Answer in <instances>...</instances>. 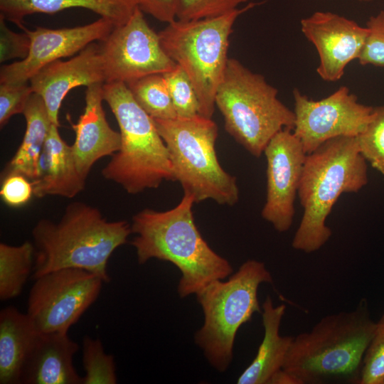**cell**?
<instances>
[{"mask_svg":"<svg viewBox=\"0 0 384 384\" xmlns=\"http://www.w3.org/2000/svg\"><path fill=\"white\" fill-rule=\"evenodd\" d=\"M137 6L156 20L167 23L176 19L178 0H134Z\"/></svg>","mask_w":384,"mask_h":384,"instance_id":"cell-35","label":"cell"},{"mask_svg":"<svg viewBox=\"0 0 384 384\" xmlns=\"http://www.w3.org/2000/svg\"><path fill=\"white\" fill-rule=\"evenodd\" d=\"M6 19L0 14V62L12 59L26 58L29 53L31 38L28 34L16 33L6 24Z\"/></svg>","mask_w":384,"mask_h":384,"instance_id":"cell-33","label":"cell"},{"mask_svg":"<svg viewBox=\"0 0 384 384\" xmlns=\"http://www.w3.org/2000/svg\"><path fill=\"white\" fill-rule=\"evenodd\" d=\"M102 83L87 87L85 107L76 124L71 123L75 132L72 146L79 174L87 178L95 162L112 156L121 146L120 133L110 126L102 107Z\"/></svg>","mask_w":384,"mask_h":384,"instance_id":"cell-17","label":"cell"},{"mask_svg":"<svg viewBox=\"0 0 384 384\" xmlns=\"http://www.w3.org/2000/svg\"><path fill=\"white\" fill-rule=\"evenodd\" d=\"M366 27L368 34L358 62L361 65L384 67V11L370 16Z\"/></svg>","mask_w":384,"mask_h":384,"instance_id":"cell-31","label":"cell"},{"mask_svg":"<svg viewBox=\"0 0 384 384\" xmlns=\"http://www.w3.org/2000/svg\"><path fill=\"white\" fill-rule=\"evenodd\" d=\"M177 117L189 118L199 114V102L188 76L179 65L164 73Z\"/></svg>","mask_w":384,"mask_h":384,"instance_id":"cell-27","label":"cell"},{"mask_svg":"<svg viewBox=\"0 0 384 384\" xmlns=\"http://www.w3.org/2000/svg\"><path fill=\"white\" fill-rule=\"evenodd\" d=\"M23 114L26 122L25 134L4 174H20L32 181L38 175L40 157L53 123L42 97L35 92L30 96Z\"/></svg>","mask_w":384,"mask_h":384,"instance_id":"cell-23","label":"cell"},{"mask_svg":"<svg viewBox=\"0 0 384 384\" xmlns=\"http://www.w3.org/2000/svg\"><path fill=\"white\" fill-rule=\"evenodd\" d=\"M27 314L41 333H68L101 292V278L78 268H64L36 278Z\"/></svg>","mask_w":384,"mask_h":384,"instance_id":"cell-10","label":"cell"},{"mask_svg":"<svg viewBox=\"0 0 384 384\" xmlns=\"http://www.w3.org/2000/svg\"><path fill=\"white\" fill-rule=\"evenodd\" d=\"M29 82L33 92L42 97L51 122L59 126V110L70 90L105 82L100 43H90L70 60L59 59L45 65Z\"/></svg>","mask_w":384,"mask_h":384,"instance_id":"cell-16","label":"cell"},{"mask_svg":"<svg viewBox=\"0 0 384 384\" xmlns=\"http://www.w3.org/2000/svg\"><path fill=\"white\" fill-rule=\"evenodd\" d=\"M360 384H384V314L376 322L363 360Z\"/></svg>","mask_w":384,"mask_h":384,"instance_id":"cell-29","label":"cell"},{"mask_svg":"<svg viewBox=\"0 0 384 384\" xmlns=\"http://www.w3.org/2000/svg\"><path fill=\"white\" fill-rule=\"evenodd\" d=\"M82 365L85 375L82 384L117 383L114 358L107 354L101 341L87 336L82 340Z\"/></svg>","mask_w":384,"mask_h":384,"instance_id":"cell-26","label":"cell"},{"mask_svg":"<svg viewBox=\"0 0 384 384\" xmlns=\"http://www.w3.org/2000/svg\"><path fill=\"white\" fill-rule=\"evenodd\" d=\"M193 197L184 193L179 203L166 211L144 209L132 217L131 245L137 261L150 259L167 261L181 273L178 284L180 297L196 294L214 280L224 279L233 269L202 237L196 225Z\"/></svg>","mask_w":384,"mask_h":384,"instance_id":"cell-1","label":"cell"},{"mask_svg":"<svg viewBox=\"0 0 384 384\" xmlns=\"http://www.w3.org/2000/svg\"><path fill=\"white\" fill-rule=\"evenodd\" d=\"M360 1H366V2H368V1H372L373 0H359Z\"/></svg>","mask_w":384,"mask_h":384,"instance_id":"cell-37","label":"cell"},{"mask_svg":"<svg viewBox=\"0 0 384 384\" xmlns=\"http://www.w3.org/2000/svg\"><path fill=\"white\" fill-rule=\"evenodd\" d=\"M264 76L228 58L215 95L225 129L252 155L260 157L280 130L293 129L294 113L277 97Z\"/></svg>","mask_w":384,"mask_h":384,"instance_id":"cell-7","label":"cell"},{"mask_svg":"<svg viewBox=\"0 0 384 384\" xmlns=\"http://www.w3.org/2000/svg\"><path fill=\"white\" fill-rule=\"evenodd\" d=\"M251 0H178L176 19L194 21L220 16Z\"/></svg>","mask_w":384,"mask_h":384,"instance_id":"cell-30","label":"cell"},{"mask_svg":"<svg viewBox=\"0 0 384 384\" xmlns=\"http://www.w3.org/2000/svg\"><path fill=\"white\" fill-rule=\"evenodd\" d=\"M286 306H274L267 296L262 306L264 336L257 353L238 379V384H268L277 371L282 369L294 336H282L279 328Z\"/></svg>","mask_w":384,"mask_h":384,"instance_id":"cell-20","label":"cell"},{"mask_svg":"<svg viewBox=\"0 0 384 384\" xmlns=\"http://www.w3.org/2000/svg\"><path fill=\"white\" fill-rule=\"evenodd\" d=\"M300 23L302 32L318 52L316 72L327 82L340 80L346 66L358 59L368 34L366 26L330 11H316Z\"/></svg>","mask_w":384,"mask_h":384,"instance_id":"cell-15","label":"cell"},{"mask_svg":"<svg viewBox=\"0 0 384 384\" xmlns=\"http://www.w3.org/2000/svg\"><path fill=\"white\" fill-rule=\"evenodd\" d=\"M41 332L14 306L0 312V383H21L24 364Z\"/></svg>","mask_w":384,"mask_h":384,"instance_id":"cell-21","label":"cell"},{"mask_svg":"<svg viewBox=\"0 0 384 384\" xmlns=\"http://www.w3.org/2000/svg\"><path fill=\"white\" fill-rule=\"evenodd\" d=\"M168 149L175 181L195 203L206 199L233 206L239 199L236 178L220 164L215 151L218 127L200 114L189 118L154 119Z\"/></svg>","mask_w":384,"mask_h":384,"instance_id":"cell-8","label":"cell"},{"mask_svg":"<svg viewBox=\"0 0 384 384\" xmlns=\"http://www.w3.org/2000/svg\"><path fill=\"white\" fill-rule=\"evenodd\" d=\"M268 384H302V383L296 376L281 369L273 375Z\"/></svg>","mask_w":384,"mask_h":384,"instance_id":"cell-36","label":"cell"},{"mask_svg":"<svg viewBox=\"0 0 384 384\" xmlns=\"http://www.w3.org/2000/svg\"><path fill=\"white\" fill-rule=\"evenodd\" d=\"M375 325L366 299L353 310L329 314L294 337L282 369L302 384L359 383Z\"/></svg>","mask_w":384,"mask_h":384,"instance_id":"cell-3","label":"cell"},{"mask_svg":"<svg viewBox=\"0 0 384 384\" xmlns=\"http://www.w3.org/2000/svg\"><path fill=\"white\" fill-rule=\"evenodd\" d=\"M102 92L121 136L120 149L102 169V176L129 194L156 188L163 181H175L168 149L154 120L137 104L127 84L105 82Z\"/></svg>","mask_w":384,"mask_h":384,"instance_id":"cell-5","label":"cell"},{"mask_svg":"<svg viewBox=\"0 0 384 384\" xmlns=\"http://www.w3.org/2000/svg\"><path fill=\"white\" fill-rule=\"evenodd\" d=\"M131 233V224L126 220L108 221L97 208L73 202L58 222L43 218L33 227V279L60 269L78 268L109 282L108 260Z\"/></svg>","mask_w":384,"mask_h":384,"instance_id":"cell-2","label":"cell"},{"mask_svg":"<svg viewBox=\"0 0 384 384\" xmlns=\"http://www.w3.org/2000/svg\"><path fill=\"white\" fill-rule=\"evenodd\" d=\"M34 245L25 241L20 245L0 243V299L18 297L32 270Z\"/></svg>","mask_w":384,"mask_h":384,"instance_id":"cell-24","label":"cell"},{"mask_svg":"<svg viewBox=\"0 0 384 384\" xmlns=\"http://www.w3.org/2000/svg\"><path fill=\"white\" fill-rule=\"evenodd\" d=\"M137 7L134 0H0V14L21 29L26 16L53 14L71 8L89 9L118 27L129 21Z\"/></svg>","mask_w":384,"mask_h":384,"instance_id":"cell-22","label":"cell"},{"mask_svg":"<svg viewBox=\"0 0 384 384\" xmlns=\"http://www.w3.org/2000/svg\"><path fill=\"white\" fill-rule=\"evenodd\" d=\"M258 4L250 2L224 15L194 21L175 20L159 32L166 54L188 76L199 102V114L211 118L215 95L228 58L229 38L237 18Z\"/></svg>","mask_w":384,"mask_h":384,"instance_id":"cell-9","label":"cell"},{"mask_svg":"<svg viewBox=\"0 0 384 384\" xmlns=\"http://www.w3.org/2000/svg\"><path fill=\"white\" fill-rule=\"evenodd\" d=\"M293 97L292 130L306 154L331 139L358 136L374 115V107L360 103L346 86L319 100L310 99L294 88Z\"/></svg>","mask_w":384,"mask_h":384,"instance_id":"cell-11","label":"cell"},{"mask_svg":"<svg viewBox=\"0 0 384 384\" xmlns=\"http://www.w3.org/2000/svg\"><path fill=\"white\" fill-rule=\"evenodd\" d=\"M0 195L2 201L9 206H22L33 195L32 181L20 174H6L1 186Z\"/></svg>","mask_w":384,"mask_h":384,"instance_id":"cell-34","label":"cell"},{"mask_svg":"<svg viewBox=\"0 0 384 384\" xmlns=\"http://www.w3.org/2000/svg\"><path fill=\"white\" fill-rule=\"evenodd\" d=\"M137 104L153 119L177 117L164 74H151L127 83Z\"/></svg>","mask_w":384,"mask_h":384,"instance_id":"cell-25","label":"cell"},{"mask_svg":"<svg viewBox=\"0 0 384 384\" xmlns=\"http://www.w3.org/2000/svg\"><path fill=\"white\" fill-rule=\"evenodd\" d=\"M368 181L356 137L331 139L306 154L297 194L304 212L292 247L311 253L324 246L332 235L326 220L339 196L357 193Z\"/></svg>","mask_w":384,"mask_h":384,"instance_id":"cell-4","label":"cell"},{"mask_svg":"<svg viewBox=\"0 0 384 384\" xmlns=\"http://www.w3.org/2000/svg\"><path fill=\"white\" fill-rule=\"evenodd\" d=\"M78 349L68 333H41L24 364L21 383L82 384L73 363Z\"/></svg>","mask_w":384,"mask_h":384,"instance_id":"cell-18","label":"cell"},{"mask_svg":"<svg viewBox=\"0 0 384 384\" xmlns=\"http://www.w3.org/2000/svg\"><path fill=\"white\" fill-rule=\"evenodd\" d=\"M114 28L111 21L103 17L73 28L37 26L28 30L25 27L23 31L31 38L29 53L26 58L1 67L0 83H27L45 65L79 53L91 43L103 41Z\"/></svg>","mask_w":384,"mask_h":384,"instance_id":"cell-14","label":"cell"},{"mask_svg":"<svg viewBox=\"0 0 384 384\" xmlns=\"http://www.w3.org/2000/svg\"><path fill=\"white\" fill-rule=\"evenodd\" d=\"M30 84L0 83V125L4 127L14 114L22 113L33 93Z\"/></svg>","mask_w":384,"mask_h":384,"instance_id":"cell-32","label":"cell"},{"mask_svg":"<svg viewBox=\"0 0 384 384\" xmlns=\"http://www.w3.org/2000/svg\"><path fill=\"white\" fill-rule=\"evenodd\" d=\"M214 280L196 294L204 321L195 334L196 343L215 370L225 371L233 357L235 336L253 314L262 313L257 289L263 282L272 283L265 264L249 260L229 278Z\"/></svg>","mask_w":384,"mask_h":384,"instance_id":"cell-6","label":"cell"},{"mask_svg":"<svg viewBox=\"0 0 384 384\" xmlns=\"http://www.w3.org/2000/svg\"><path fill=\"white\" fill-rule=\"evenodd\" d=\"M59 126L52 124L39 160L38 175L32 181L33 196L71 198L83 191L86 179L78 172L72 146L61 137Z\"/></svg>","mask_w":384,"mask_h":384,"instance_id":"cell-19","label":"cell"},{"mask_svg":"<svg viewBox=\"0 0 384 384\" xmlns=\"http://www.w3.org/2000/svg\"><path fill=\"white\" fill-rule=\"evenodd\" d=\"M267 160V194L262 217L279 232L292 226L294 201L306 154L291 129L278 132L264 151Z\"/></svg>","mask_w":384,"mask_h":384,"instance_id":"cell-13","label":"cell"},{"mask_svg":"<svg viewBox=\"0 0 384 384\" xmlns=\"http://www.w3.org/2000/svg\"><path fill=\"white\" fill-rule=\"evenodd\" d=\"M356 139L363 157L384 174V105L374 107L372 120Z\"/></svg>","mask_w":384,"mask_h":384,"instance_id":"cell-28","label":"cell"},{"mask_svg":"<svg viewBox=\"0 0 384 384\" xmlns=\"http://www.w3.org/2000/svg\"><path fill=\"white\" fill-rule=\"evenodd\" d=\"M99 43L105 82L127 84L148 75L164 74L177 65L166 54L159 33L149 26L138 6L127 23L115 27Z\"/></svg>","mask_w":384,"mask_h":384,"instance_id":"cell-12","label":"cell"}]
</instances>
